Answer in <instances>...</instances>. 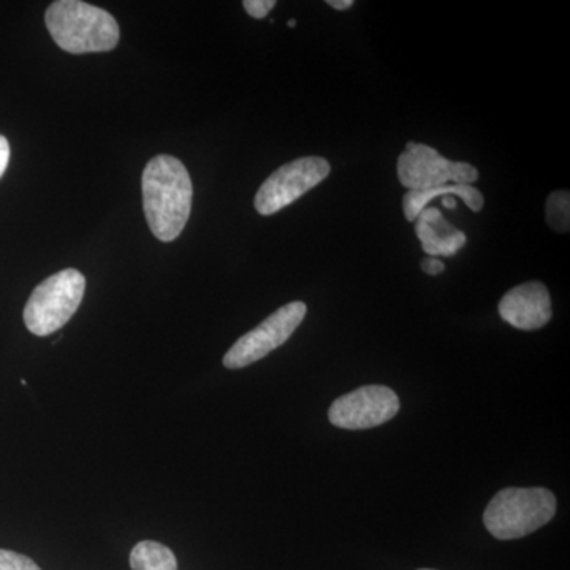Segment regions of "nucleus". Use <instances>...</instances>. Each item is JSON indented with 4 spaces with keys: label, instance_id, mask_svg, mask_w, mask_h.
Returning <instances> with one entry per match:
<instances>
[{
    "label": "nucleus",
    "instance_id": "1",
    "mask_svg": "<svg viewBox=\"0 0 570 570\" xmlns=\"http://www.w3.org/2000/svg\"><path fill=\"white\" fill-rule=\"evenodd\" d=\"M142 208L153 235L160 242L178 238L189 220L194 187L181 160L156 156L146 165L141 178Z\"/></svg>",
    "mask_w": 570,
    "mask_h": 570
},
{
    "label": "nucleus",
    "instance_id": "2",
    "mask_svg": "<svg viewBox=\"0 0 570 570\" xmlns=\"http://www.w3.org/2000/svg\"><path fill=\"white\" fill-rule=\"evenodd\" d=\"M48 31L61 50L71 55L115 50L119 26L112 14L81 0H58L45 13Z\"/></svg>",
    "mask_w": 570,
    "mask_h": 570
},
{
    "label": "nucleus",
    "instance_id": "3",
    "mask_svg": "<svg viewBox=\"0 0 570 570\" xmlns=\"http://www.w3.org/2000/svg\"><path fill=\"white\" fill-rule=\"evenodd\" d=\"M557 513V498L547 489H505L491 499L483 523L493 538H524L546 527Z\"/></svg>",
    "mask_w": 570,
    "mask_h": 570
},
{
    "label": "nucleus",
    "instance_id": "4",
    "mask_svg": "<svg viewBox=\"0 0 570 570\" xmlns=\"http://www.w3.org/2000/svg\"><path fill=\"white\" fill-rule=\"evenodd\" d=\"M86 277L78 269L56 273L37 285L24 307V324L36 336H48L62 328L80 307Z\"/></svg>",
    "mask_w": 570,
    "mask_h": 570
},
{
    "label": "nucleus",
    "instance_id": "5",
    "mask_svg": "<svg viewBox=\"0 0 570 570\" xmlns=\"http://www.w3.org/2000/svg\"><path fill=\"white\" fill-rule=\"evenodd\" d=\"M397 179L409 190L436 189L450 183L472 186L479 170L471 164L445 159L430 146L407 142L406 151L397 157Z\"/></svg>",
    "mask_w": 570,
    "mask_h": 570
},
{
    "label": "nucleus",
    "instance_id": "6",
    "mask_svg": "<svg viewBox=\"0 0 570 570\" xmlns=\"http://www.w3.org/2000/svg\"><path fill=\"white\" fill-rule=\"evenodd\" d=\"M330 170L324 157H302L283 165L262 184L255 195V209L262 216H272L287 208L324 181Z\"/></svg>",
    "mask_w": 570,
    "mask_h": 570
},
{
    "label": "nucleus",
    "instance_id": "7",
    "mask_svg": "<svg viewBox=\"0 0 570 570\" xmlns=\"http://www.w3.org/2000/svg\"><path fill=\"white\" fill-rule=\"evenodd\" d=\"M306 313L307 307L303 302H292L279 307L257 328L236 341L224 356V366L228 370H242L265 358L287 343L288 337L294 335L295 330L305 321Z\"/></svg>",
    "mask_w": 570,
    "mask_h": 570
},
{
    "label": "nucleus",
    "instance_id": "8",
    "mask_svg": "<svg viewBox=\"0 0 570 570\" xmlns=\"http://www.w3.org/2000/svg\"><path fill=\"white\" fill-rule=\"evenodd\" d=\"M400 406V397L392 389L366 385L333 401L328 419L343 430H367L395 417Z\"/></svg>",
    "mask_w": 570,
    "mask_h": 570
},
{
    "label": "nucleus",
    "instance_id": "9",
    "mask_svg": "<svg viewBox=\"0 0 570 570\" xmlns=\"http://www.w3.org/2000/svg\"><path fill=\"white\" fill-rule=\"evenodd\" d=\"M499 314L509 325L519 330L542 328L551 321V298L542 283H527L513 287L502 296Z\"/></svg>",
    "mask_w": 570,
    "mask_h": 570
},
{
    "label": "nucleus",
    "instance_id": "10",
    "mask_svg": "<svg viewBox=\"0 0 570 570\" xmlns=\"http://www.w3.org/2000/svg\"><path fill=\"white\" fill-rule=\"evenodd\" d=\"M415 234L430 257H452L466 245V235L449 224L438 208H425L419 214Z\"/></svg>",
    "mask_w": 570,
    "mask_h": 570
},
{
    "label": "nucleus",
    "instance_id": "11",
    "mask_svg": "<svg viewBox=\"0 0 570 570\" xmlns=\"http://www.w3.org/2000/svg\"><path fill=\"white\" fill-rule=\"evenodd\" d=\"M132 570H178L174 551L154 540H142L130 553Z\"/></svg>",
    "mask_w": 570,
    "mask_h": 570
},
{
    "label": "nucleus",
    "instance_id": "12",
    "mask_svg": "<svg viewBox=\"0 0 570 570\" xmlns=\"http://www.w3.org/2000/svg\"><path fill=\"white\" fill-rule=\"evenodd\" d=\"M547 223L553 230L569 232L570 228V195L568 190L550 194L547 200Z\"/></svg>",
    "mask_w": 570,
    "mask_h": 570
},
{
    "label": "nucleus",
    "instance_id": "13",
    "mask_svg": "<svg viewBox=\"0 0 570 570\" xmlns=\"http://www.w3.org/2000/svg\"><path fill=\"white\" fill-rule=\"evenodd\" d=\"M0 570H41L39 566L24 557V554L14 553V551L0 550Z\"/></svg>",
    "mask_w": 570,
    "mask_h": 570
},
{
    "label": "nucleus",
    "instance_id": "14",
    "mask_svg": "<svg viewBox=\"0 0 570 570\" xmlns=\"http://www.w3.org/2000/svg\"><path fill=\"white\" fill-rule=\"evenodd\" d=\"M247 14L255 18V20H262V18L268 17L269 11L275 9V0H246L243 3Z\"/></svg>",
    "mask_w": 570,
    "mask_h": 570
},
{
    "label": "nucleus",
    "instance_id": "15",
    "mask_svg": "<svg viewBox=\"0 0 570 570\" xmlns=\"http://www.w3.org/2000/svg\"><path fill=\"white\" fill-rule=\"evenodd\" d=\"M10 163V145L3 135H0V178L6 174Z\"/></svg>",
    "mask_w": 570,
    "mask_h": 570
},
{
    "label": "nucleus",
    "instance_id": "16",
    "mask_svg": "<svg viewBox=\"0 0 570 570\" xmlns=\"http://www.w3.org/2000/svg\"><path fill=\"white\" fill-rule=\"evenodd\" d=\"M422 269L428 273V275L436 276L444 272L445 265L444 262L438 261L436 257H430L422 262Z\"/></svg>",
    "mask_w": 570,
    "mask_h": 570
},
{
    "label": "nucleus",
    "instance_id": "17",
    "mask_svg": "<svg viewBox=\"0 0 570 570\" xmlns=\"http://www.w3.org/2000/svg\"><path fill=\"white\" fill-rule=\"evenodd\" d=\"M330 7H333L335 10H347L351 9L352 6H354V2L352 0H328Z\"/></svg>",
    "mask_w": 570,
    "mask_h": 570
},
{
    "label": "nucleus",
    "instance_id": "18",
    "mask_svg": "<svg viewBox=\"0 0 570 570\" xmlns=\"http://www.w3.org/2000/svg\"><path fill=\"white\" fill-rule=\"evenodd\" d=\"M288 26H291V28H295L296 21L295 20L288 21Z\"/></svg>",
    "mask_w": 570,
    "mask_h": 570
},
{
    "label": "nucleus",
    "instance_id": "19",
    "mask_svg": "<svg viewBox=\"0 0 570 570\" xmlns=\"http://www.w3.org/2000/svg\"><path fill=\"white\" fill-rule=\"evenodd\" d=\"M420 570H431V569H420Z\"/></svg>",
    "mask_w": 570,
    "mask_h": 570
}]
</instances>
